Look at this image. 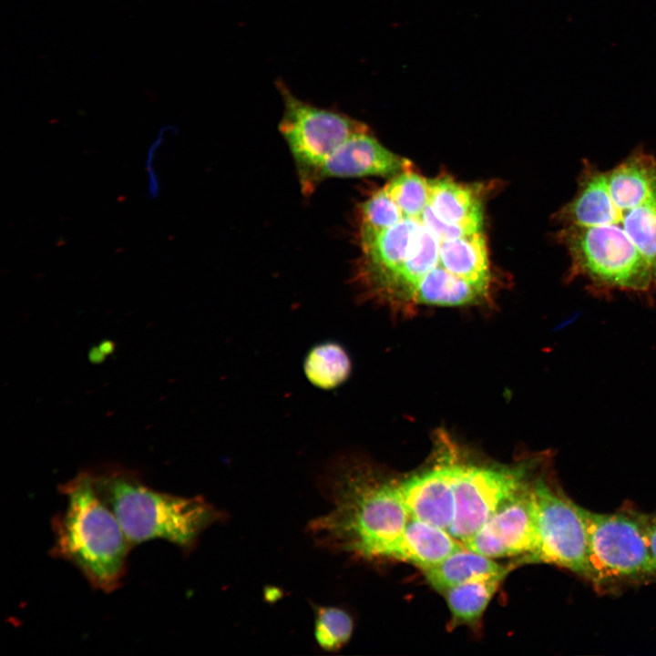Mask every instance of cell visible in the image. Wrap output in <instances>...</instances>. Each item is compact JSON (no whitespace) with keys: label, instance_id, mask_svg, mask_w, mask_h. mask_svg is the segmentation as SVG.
<instances>
[{"label":"cell","instance_id":"cell-18","mask_svg":"<svg viewBox=\"0 0 656 656\" xmlns=\"http://www.w3.org/2000/svg\"><path fill=\"white\" fill-rule=\"evenodd\" d=\"M384 189L406 218L419 220L429 203L430 180L415 172L397 174Z\"/></svg>","mask_w":656,"mask_h":656},{"label":"cell","instance_id":"cell-21","mask_svg":"<svg viewBox=\"0 0 656 656\" xmlns=\"http://www.w3.org/2000/svg\"><path fill=\"white\" fill-rule=\"evenodd\" d=\"M419 220L430 231H432L440 241H449L461 237L466 233L461 228L453 226L441 220L432 210L429 205L422 213Z\"/></svg>","mask_w":656,"mask_h":656},{"label":"cell","instance_id":"cell-11","mask_svg":"<svg viewBox=\"0 0 656 656\" xmlns=\"http://www.w3.org/2000/svg\"><path fill=\"white\" fill-rule=\"evenodd\" d=\"M464 548L463 542L447 530L410 518L385 559L407 562L425 571Z\"/></svg>","mask_w":656,"mask_h":656},{"label":"cell","instance_id":"cell-15","mask_svg":"<svg viewBox=\"0 0 656 656\" xmlns=\"http://www.w3.org/2000/svg\"><path fill=\"white\" fill-rule=\"evenodd\" d=\"M608 224L624 231L650 263L656 279V191L636 206L623 208L611 201L599 226Z\"/></svg>","mask_w":656,"mask_h":656},{"label":"cell","instance_id":"cell-14","mask_svg":"<svg viewBox=\"0 0 656 656\" xmlns=\"http://www.w3.org/2000/svg\"><path fill=\"white\" fill-rule=\"evenodd\" d=\"M513 566H504L493 559L464 548L424 574L430 586L444 594L451 588L480 579L507 575Z\"/></svg>","mask_w":656,"mask_h":656},{"label":"cell","instance_id":"cell-7","mask_svg":"<svg viewBox=\"0 0 656 656\" xmlns=\"http://www.w3.org/2000/svg\"><path fill=\"white\" fill-rule=\"evenodd\" d=\"M535 465L476 464L461 457L455 483V514L448 532L467 541L507 501L529 481Z\"/></svg>","mask_w":656,"mask_h":656},{"label":"cell","instance_id":"cell-22","mask_svg":"<svg viewBox=\"0 0 656 656\" xmlns=\"http://www.w3.org/2000/svg\"><path fill=\"white\" fill-rule=\"evenodd\" d=\"M646 543L656 569V516L652 518L641 516Z\"/></svg>","mask_w":656,"mask_h":656},{"label":"cell","instance_id":"cell-12","mask_svg":"<svg viewBox=\"0 0 656 656\" xmlns=\"http://www.w3.org/2000/svg\"><path fill=\"white\" fill-rule=\"evenodd\" d=\"M439 265L470 283L488 299L492 276L482 231L441 241Z\"/></svg>","mask_w":656,"mask_h":656},{"label":"cell","instance_id":"cell-9","mask_svg":"<svg viewBox=\"0 0 656 656\" xmlns=\"http://www.w3.org/2000/svg\"><path fill=\"white\" fill-rule=\"evenodd\" d=\"M460 459L459 450L443 437L429 466L402 481L397 480L410 518L448 531L455 514V483Z\"/></svg>","mask_w":656,"mask_h":656},{"label":"cell","instance_id":"cell-17","mask_svg":"<svg viewBox=\"0 0 656 656\" xmlns=\"http://www.w3.org/2000/svg\"><path fill=\"white\" fill-rule=\"evenodd\" d=\"M351 360L344 348L334 342L315 345L306 355V378L316 387L329 390L342 384L350 375Z\"/></svg>","mask_w":656,"mask_h":656},{"label":"cell","instance_id":"cell-19","mask_svg":"<svg viewBox=\"0 0 656 656\" xmlns=\"http://www.w3.org/2000/svg\"><path fill=\"white\" fill-rule=\"evenodd\" d=\"M314 637L318 645L327 651L341 650L351 639L354 620L343 609L314 606Z\"/></svg>","mask_w":656,"mask_h":656},{"label":"cell","instance_id":"cell-1","mask_svg":"<svg viewBox=\"0 0 656 656\" xmlns=\"http://www.w3.org/2000/svg\"><path fill=\"white\" fill-rule=\"evenodd\" d=\"M321 487L331 508L307 527L315 543L356 559H385L410 519L397 480L346 455L330 465Z\"/></svg>","mask_w":656,"mask_h":656},{"label":"cell","instance_id":"cell-4","mask_svg":"<svg viewBox=\"0 0 656 656\" xmlns=\"http://www.w3.org/2000/svg\"><path fill=\"white\" fill-rule=\"evenodd\" d=\"M67 499L52 518L50 555L73 564L95 589L110 593L121 584L132 545L95 489L89 469L59 487Z\"/></svg>","mask_w":656,"mask_h":656},{"label":"cell","instance_id":"cell-6","mask_svg":"<svg viewBox=\"0 0 656 656\" xmlns=\"http://www.w3.org/2000/svg\"><path fill=\"white\" fill-rule=\"evenodd\" d=\"M588 546L586 578L599 590L641 579L656 572L641 516L601 514L579 507Z\"/></svg>","mask_w":656,"mask_h":656},{"label":"cell","instance_id":"cell-10","mask_svg":"<svg viewBox=\"0 0 656 656\" xmlns=\"http://www.w3.org/2000/svg\"><path fill=\"white\" fill-rule=\"evenodd\" d=\"M538 507L534 482L507 501L467 540L465 547L491 559L522 555L528 561L538 546Z\"/></svg>","mask_w":656,"mask_h":656},{"label":"cell","instance_id":"cell-16","mask_svg":"<svg viewBox=\"0 0 656 656\" xmlns=\"http://www.w3.org/2000/svg\"><path fill=\"white\" fill-rule=\"evenodd\" d=\"M507 575L472 580L451 588L443 595L451 613V626H475Z\"/></svg>","mask_w":656,"mask_h":656},{"label":"cell","instance_id":"cell-5","mask_svg":"<svg viewBox=\"0 0 656 656\" xmlns=\"http://www.w3.org/2000/svg\"><path fill=\"white\" fill-rule=\"evenodd\" d=\"M558 240L570 258L568 281L584 278L590 292H627L649 295L656 292L653 271L628 235L612 224L562 226Z\"/></svg>","mask_w":656,"mask_h":656},{"label":"cell","instance_id":"cell-8","mask_svg":"<svg viewBox=\"0 0 656 656\" xmlns=\"http://www.w3.org/2000/svg\"><path fill=\"white\" fill-rule=\"evenodd\" d=\"M538 539L530 562H544L586 578L588 546L579 507L545 479L534 481Z\"/></svg>","mask_w":656,"mask_h":656},{"label":"cell","instance_id":"cell-3","mask_svg":"<svg viewBox=\"0 0 656 656\" xmlns=\"http://www.w3.org/2000/svg\"><path fill=\"white\" fill-rule=\"evenodd\" d=\"M88 469L96 491L132 547L164 539L187 553L204 530L225 517L201 496L181 497L151 488L137 470L117 464Z\"/></svg>","mask_w":656,"mask_h":656},{"label":"cell","instance_id":"cell-13","mask_svg":"<svg viewBox=\"0 0 656 656\" xmlns=\"http://www.w3.org/2000/svg\"><path fill=\"white\" fill-rule=\"evenodd\" d=\"M428 205L444 222L466 233L481 231L483 210L479 196L466 185L447 178L430 180Z\"/></svg>","mask_w":656,"mask_h":656},{"label":"cell","instance_id":"cell-2","mask_svg":"<svg viewBox=\"0 0 656 656\" xmlns=\"http://www.w3.org/2000/svg\"><path fill=\"white\" fill-rule=\"evenodd\" d=\"M283 109L278 128L292 156L302 193L327 179L392 174L397 156L367 125L338 110L317 107L276 81Z\"/></svg>","mask_w":656,"mask_h":656},{"label":"cell","instance_id":"cell-20","mask_svg":"<svg viewBox=\"0 0 656 656\" xmlns=\"http://www.w3.org/2000/svg\"><path fill=\"white\" fill-rule=\"evenodd\" d=\"M404 218L405 217L400 208L383 187L358 205L356 234L381 231L396 224Z\"/></svg>","mask_w":656,"mask_h":656}]
</instances>
